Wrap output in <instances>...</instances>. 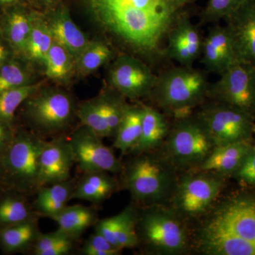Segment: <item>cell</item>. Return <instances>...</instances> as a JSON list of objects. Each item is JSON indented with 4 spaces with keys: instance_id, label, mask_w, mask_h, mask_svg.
<instances>
[{
    "instance_id": "42",
    "label": "cell",
    "mask_w": 255,
    "mask_h": 255,
    "mask_svg": "<svg viewBox=\"0 0 255 255\" xmlns=\"http://www.w3.org/2000/svg\"><path fill=\"white\" fill-rule=\"evenodd\" d=\"M22 4H25V0H0V9L4 10L13 6Z\"/></svg>"
},
{
    "instance_id": "17",
    "label": "cell",
    "mask_w": 255,
    "mask_h": 255,
    "mask_svg": "<svg viewBox=\"0 0 255 255\" xmlns=\"http://www.w3.org/2000/svg\"><path fill=\"white\" fill-rule=\"evenodd\" d=\"M226 21L238 58L255 67V0H248Z\"/></svg>"
},
{
    "instance_id": "19",
    "label": "cell",
    "mask_w": 255,
    "mask_h": 255,
    "mask_svg": "<svg viewBox=\"0 0 255 255\" xmlns=\"http://www.w3.org/2000/svg\"><path fill=\"white\" fill-rule=\"evenodd\" d=\"M48 23L53 41L64 47L73 56L78 58L90 43L73 22L66 6H60L55 10Z\"/></svg>"
},
{
    "instance_id": "15",
    "label": "cell",
    "mask_w": 255,
    "mask_h": 255,
    "mask_svg": "<svg viewBox=\"0 0 255 255\" xmlns=\"http://www.w3.org/2000/svg\"><path fill=\"white\" fill-rule=\"evenodd\" d=\"M201 63L210 73L221 75L238 61L234 41L227 26H215L203 41Z\"/></svg>"
},
{
    "instance_id": "44",
    "label": "cell",
    "mask_w": 255,
    "mask_h": 255,
    "mask_svg": "<svg viewBox=\"0 0 255 255\" xmlns=\"http://www.w3.org/2000/svg\"><path fill=\"white\" fill-rule=\"evenodd\" d=\"M192 0H172L173 4L175 5L178 9H181L183 6L190 2Z\"/></svg>"
},
{
    "instance_id": "40",
    "label": "cell",
    "mask_w": 255,
    "mask_h": 255,
    "mask_svg": "<svg viewBox=\"0 0 255 255\" xmlns=\"http://www.w3.org/2000/svg\"><path fill=\"white\" fill-rule=\"evenodd\" d=\"M9 124L0 121V152H4L9 146L13 137L8 127Z\"/></svg>"
},
{
    "instance_id": "21",
    "label": "cell",
    "mask_w": 255,
    "mask_h": 255,
    "mask_svg": "<svg viewBox=\"0 0 255 255\" xmlns=\"http://www.w3.org/2000/svg\"><path fill=\"white\" fill-rule=\"evenodd\" d=\"M142 109L141 135L130 150L136 154L147 153L158 147L169 134V124L163 114L148 106Z\"/></svg>"
},
{
    "instance_id": "26",
    "label": "cell",
    "mask_w": 255,
    "mask_h": 255,
    "mask_svg": "<svg viewBox=\"0 0 255 255\" xmlns=\"http://www.w3.org/2000/svg\"><path fill=\"white\" fill-rule=\"evenodd\" d=\"M39 236L36 223L29 219L5 227L0 232V241L6 251H17L36 241Z\"/></svg>"
},
{
    "instance_id": "36",
    "label": "cell",
    "mask_w": 255,
    "mask_h": 255,
    "mask_svg": "<svg viewBox=\"0 0 255 255\" xmlns=\"http://www.w3.org/2000/svg\"><path fill=\"white\" fill-rule=\"evenodd\" d=\"M122 251L97 233L92 235L83 248V253L86 255H116Z\"/></svg>"
},
{
    "instance_id": "20",
    "label": "cell",
    "mask_w": 255,
    "mask_h": 255,
    "mask_svg": "<svg viewBox=\"0 0 255 255\" xmlns=\"http://www.w3.org/2000/svg\"><path fill=\"white\" fill-rule=\"evenodd\" d=\"M251 150L249 140L216 146L199 169L216 174L235 173Z\"/></svg>"
},
{
    "instance_id": "28",
    "label": "cell",
    "mask_w": 255,
    "mask_h": 255,
    "mask_svg": "<svg viewBox=\"0 0 255 255\" xmlns=\"http://www.w3.org/2000/svg\"><path fill=\"white\" fill-rule=\"evenodd\" d=\"M37 88L38 85L29 84L0 93V121L11 123L19 106L33 95Z\"/></svg>"
},
{
    "instance_id": "41",
    "label": "cell",
    "mask_w": 255,
    "mask_h": 255,
    "mask_svg": "<svg viewBox=\"0 0 255 255\" xmlns=\"http://www.w3.org/2000/svg\"><path fill=\"white\" fill-rule=\"evenodd\" d=\"M11 50L9 43L4 38H0V68L8 60L11 59Z\"/></svg>"
},
{
    "instance_id": "22",
    "label": "cell",
    "mask_w": 255,
    "mask_h": 255,
    "mask_svg": "<svg viewBox=\"0 0 255 255\" xmlns=\"http://www.w3.org/2000/svg\"><path fill=\"white\" fill-rule=\"evenodd\" d=\"M117 187V182L107 172H88L74 189L72 198L97 204L112 195Z\"/></svg>"
},
{
    "instance_id": "8",
    "label": "cell",
    "mask_w": 255,
    "mask_h": 255,
    "mask_svg": "<svg viewBox=\"0 0 255 255\" xmlns=\"http://www.w3.org/2000/svg\"><path fill=\"white\" fill-rule=\"evenodd\" d=\"M139 225L144 241L157 253L178 254L187 249V234L175 211L161 208L148 210Z\"/></svg>"
},
{
    "instance_id": "29",
    "label": "cell",
    "mask_w": 255,
    "mask_h": 255,
    "mask_svg": "<svg viewBox=\"0 0 255 255\" xmlns=\"http://www.w3.org/2000/svg\"><path fill=\"white\" fill-rule=\"evenodd\" d=\"M78 115L84 126L96 135L102 138L110 137L105 120L103 97L84 103L79 109Z\"/></svg>"
},
{
    "instance_id": "14",
    "label": "cell",
    "mask_w": 255,
    "mask_h": 255,
    "mask_svg": "<svg viewBox=\"0 0 255 255\" xmlns=\"http://www.w3.org/2000/svg\"><path fill=\"white\" fill-rule=\"evenodd\" d=\"M164 57L184 66H193L201 58L204 38L187 15L178 14L167 35Z\"/></svg>"
},
{
    "instance_id": "6",
    "label": "cell",
    "mask_w": 255,
    "mask_h": 255,
    "mask_svg": "<svg viewBox=\"0 0 255 255\" xmlns=\"http://www.w3.org/2000/svg\"><path fill=\"white\" fill-rule=\"evenodd\" d=\"M197 117L216 146L249 140L255 130L253 114L220 102L206 106Z\"/></svg>"
},
{
    "instance_id": "16",
    "label": "cell",
    "mask_w": 255,
    "mask_h": 255,
    "mask_svg": "<svg viewBox=\"0 0 255 255\" xmlns=\"http://www.w3.org/2000/svg\"><path fill=\"white\" fill-rule=\"evenodd\" d=\"M74 162L69 141L55 140L46 142L40 157L38 189L69 181Z\"/></svg>"
},
{
    "instance_id": "18",
    "label": "cell",
    "mask_w": 255,
    "mask_h": 255,
    "mask_svg": "<svg viewBox=\"0 0 255 255\" xmlns=\"http://www.w3.org/2000/svg\"><path fill=\"white\" fill-rule=\"evenodd\" d=\"M3 11L1 36L9 43L14 51L22 54L36 14L27 9L25 4L11 6Z\"/></svg>"
},
{
    "instance_id": "30",
    "label": "cell",
    "mask_w": 255,
    "mask_h": 255,
    "mask_svg": "<svg viewBox=\"0 0 255 255\" xmlns=\"http://www.w3.org/2000/svg\"><path fill=\"white\" fill-rule=\"evenodd\" d=\"M112 50L102 42L90 43L78 56V68L82 75L91 73L110 60Z\"/></svg>"
},
{
    "instance_id": "12",
    "label": "cell",
    "mask_w": 255,
    "mask_h": 255,
    "mask_svg": "<svg viewBox=\"0 0 255 255\" xmlns=\"http://www.w3.org/2000/svg\"><path fill=\"white\" fill-rule=\"evenodd\" d=\"M32 96L26 105V114L38 128L51 132L68 125L73 117L74 107L68 95L49 91L35 97Z\"/></svg>"
},
{
    "instance_id": "39",
    "label": "cell",
    "mask_w": 255,
    "mask_h": 255,
    "mask_svg": "<svg viewBox=\"0 0 255 255\" xmlns=\"http://www.w3.org/2000/svg\"><path fill=\"white\" fill-rule=\"evenodd\" d=\"M116 220H117V216H114L113 217L107 218V219L97 221L95 223V233L103 236L114 246L119 248L115 236Z\"/></svg>"
},
{
    "instance_id": "7",
    "label": "cell",
    "mask_w": 255,
    "mask_h": 255,
    "mask_svg": "<svg viewBox=\"0 0 255 255\" xmlns=\"http://www.w3.org/2000/svg\"><path fill=\"white\" fill-rule=\"evenodd\" d=\"M210 85L208 97L214 102L236 107L253 114L255 112V67L238 60Z\"/></svg>"
},
{
    "instance_id": "43",
    "label": "cell",
    "mask_w": 255,
    "mask_h": 255,
    "mask_svg": "<svg viewBox=\"0 0 255 255\" xmlns=\"http://www.w3.org/2000/svg\"><path fill=\"white\" fill-rule=\"evenodd\" d=\"M60 0H33V2L45 7H51L56 5Z\"/></svg>"
},
{
    "instance_id": "10",
    "label": "cell",
    "mask_w": 255,
    "mask_h": 255,
    "mask_svg": "<svg viewBox=\"0 0 255 255\" xmlns=\"http://www.w3.org/2000/svg\"><path fill=\"white\" fill-rule=\"evenodd\" d=\"M223 186L221 178L216 174L185 176L176 189L174 211L177 215L187 218L200 216L214 204Z\"/></svg>"
},
{
    "instance_id": "25",
    "label": "cell",
    "mask_w": 255,
    "mask_h": 255,
    "mask_svg": "<svg viewBox=\"0 0 255 255\" xmlns=\"http://www.w3.org/2000/svg\"><path fill=\"white\" fill-rule=\"evenodd\" d=\"M142 120V107L127 106L115 134L114 147L123 153L131 150L141 135Z\"/></svg>"
},
{
    "instance_id": "23",
    "label": "cell",
    "mask_w": 255,
    "mask_h": 255,
    "mask_svg": "<svg viewBox=\"0 0 255 255\" xmlns=\"http://www.w3.org/2000/svg\"><path fill=\"white\" fill-rule=\"evenodd\" d=\"M50 219L57 223L60 231L73 240L96 223V214L86 206L74 205L66 206Z\"/></svg>"
},
{
    "instance_id": "13",
    "label": "cell",
    "mask_w": 255,
    "mask_h": 255,
    "mask_svg": "<svg viewBox=\"0 0 255 255\" xmlns=\"http://www.w3.org/2000/svg\"><path fill=\"white\" fill-rule=\"evenodd\" d=\"M157 77L142 60L128 55L119 58L110 75L112 87L123 97L130 99L152 94Z\"/></svg>"
},
{
    "instance_id": "2",
    "label": "cell",
    "mask_w": 255,
    "mask_h": 255,
    "mask_svg": "<svg viewBox=\"0 0 255 255\" xmlns=\"http://www.w3.org/2000/svg\"><path fill=\"white\" fill-rule=\"evenodd\" d=\"M196 247L208 255H255V199L225 201L199 230Z\"/></svg>"
},
{
    "instance_id": "46",
    "label": "cell",
    "mask_w": 255,
    "mask_h": 255,
    "mask_svg": "<svg viewBox=\"0 0 255 255\" xmlns=\"http://www.w3.org/2000/svg\"><path fill=\"white\" fill-rule=\"evenodd\" d=\"M0 174H1V170H0Z\"/></svg>"
},
{
    "instance_id": "33",
    "label": "cell",
    "mask_w": 255,
    "mask_h": 255,
    "mask_svg": "<svg viewBox=\"0 0 255 255\" xmlns=\"http://www.w3.org/2000/svg\"><path fill=\"white\" fill-rule=\"evenodd\" d=\"M29 84L27 70L17 60L11 58L0 68V93Z\"/></svg>"
},
{
    "instance_id": "9",
    "label": "cell",
    "mask_w": 255,
    "mask_h": 255,
    "mask_svg": "<svg viewBox=\"0 0 255 255\" xmlns=\"http://www.w3.org/2000/svg\"><path fill=\"white\" fill-rule=\"evenodd\" d=\"M46 142L34 135L20 133L3 152V166L20 187L38 189L40 157Z\"/></svg>"
},
{
    "instance_id": "1",
    "label": "cell",
    "mask_w": 255,
    "mask_h": 255,
    "mask_svg": "<svg viewBox=\"0 0 255 255\" xmlns=\"http://www.w3.org/2000/svg\"><path fill=\"white\" fill-rule=\"evenodd\" d=\"M97 24L152 60L164 58L163 42L179 9L172 0H85Z\"/></svg>"
},
{
    "instance_id": "24",
    "label": "cell",
    "mask_w": 255,
    "mask_h": 255,
    "mask_svg": "<svg viewBox=\"0 0 255 255\" xmlns=\"http://www.w3.org/2000/svg\"><path fill=\"white\" fill-rule=\"evenodd\" d=\"M74 189L69 181L39 188L35 201L38 213L49 218L59 213L66 207L67 202L73 196Z\"/></svg>"
},
{
    "instance_id": "27",
    "label": "cell",
    "mask_w": 255,
    "mask_h": 255,
    "mask_svg": "<svg viewBox=\"0 0 255 255\" xmlns=\"http://www.w3.org/2000/svg\"><path fill=\"white\" fill-rule=\"evenodd\" d=\"M49 26L38 16H35L29 38L22 53L33 61H44L47 53L53 43Z\"/></svg>"
},
{
    "instance_id": "5",
    "label": "cell",
    "mask_w": 255,
    "mask_h": 255,
    "mask_svg": "<svg viewBox=\"0 0 255 255\" xmlns=\"http://www.w3.org/2000/svg\"><path fill=\"white\" fill-rule=\"evenodd\" d=\"M166 142L167 160L176 167L200 166L216 147L207 129L197 117L178 119Z\"/></svg>"
},
{
    "instance_id": "45",
    "label": "cell",
    "mask_w": 255,
    "mask_h": 255,
    "mask_svg": "<svg viewBox=\"0 0 255 255\" xmlns=\"http://www.w3.org/2000/svg\"><path fill=\"white\" fill-rule=\"evenodd\" d=\"M252 150H253V152H255V142L254 146H253V148H252Z\"/></svg>"
},
{
    "instance_id": "3",
    "label": "cell",
    "mask_w": 255,
    "mask_h": 255,
    "mask_svg": "<svg viewBox=\"0 0 255 255\" xmlns=\"http://www.w3.org/2000/svg\"><path fill=\"white\" fill-rule=\"evenodd\" d=\"M210 85L205 72L180 65L157 76L152 94L161 108L180 119L204 102Z\"/></svg>"
},
{
    "instance_id": "11",
    "label": "cell",
    "mask_w": 255,
    "mask_h": 255,
    "mask_svg": "<svg viewBox=\"0 0 255 255\" xmlns=\"http://www.w3.org/2000/svg\"><path fill=\"white\" fill-rule=\"evenodd\" d=\"M74 162L85 173L118 172L122 169L120 161L113 150L105 145L102 137L88 128L75 132L69 140Z\"/></svg>"
},
{
    "instance_id": "32",
    "label": "cell",
    "mask_w": 255,
    "mask_h": 255,
    "mask_svg": "<svg viewBox=\"0 0 255 255\" xmlns=\"http://www.w3.org/2000/svg\"><path fill=\"white\" fill-rule=\"evenodd\" d=\"M116 216L115 236L119 248L124 249L136 246L138 236L136 232L137 218L135 211L132 208H128Z\"/></svg>"
},
{
    "instance_id": "4",
    "label": "cell",
    "mask_w": 255,
    "mask_h": 255,
    "mask_svg": "<svg viewBox=\"0 0 255 255\" xmlns=\"http://www.w3.org/2000/svg\"><path fill=\"white\" fill-rule=\"evenodd\" d=\"M139 155L128 166L124 178L126 186L140 202L162 201L173 187L172 164L145 153Z\"/></svg>"
},
{
    "instance_id": "34",
    "label": "cell",
    "mask_w": 255,
    "mask_h": 255,
    "mask_svg": "<svg viewBox=\"0 0 255 255\" xmlns=\"http://www.w3.org/2000/svg\"><path fill=\"white\" fill-rule=\"evenodd\" d=\"M31 212L21 199L6 197L0 201V225L5 227L25 222L30 219Z\"/></svg>"
},
{
    "instance_id": "35",
    "label": "cell",
    "mask_w": 255,
    "mask_h": 255,
    "mask_svg": "<svg viewBox=\"0 0 255 255\" xmlns=\"http://www.w3.org/2000/svg\"><path fill=\"white\" fill-rule=\"evenodd\" d=\"M248 0H209L202 12L203 23L216 22L234 14Z\"/></svg>"
},
{
    "instance_id": "38",
    "label": "cell",
    "mask_w": 255,
    "mask_h": 255,
    "mask_svg": "<svg viewBox=\"0 0 255 255\" xmlns=\"http://www.w3.org/2000/svg\"><path fill=\"white\" fill-rule=\"evenodd\" d=\"M235 173L243 182L255 186V152L253 150L247 155Z\"/></svg>"
},
{
    "instance_id": "37",
    "label": "cell",
    "mask_w": 255,
    "mask_h": 255,
    "mask_svg": "<svg viewBox=\"0 0 255 255\" xmlns=\"http://www.w3.org/2000/svg\"><path fill=\"white\" fill-rule=\"evenodd\" d=\"M70 238L59 230L54 233L45 235L40 234V236L37 238L36 244H35V255H42L45 251H48L52 247L56 246Z\"/></svg>"
},
{
    "instance_id": "31",
    "label": "cell",
    "mask_w": 255,
    "mask_h": 255,
    "mask_svg": "<svg viewBox=\"0 0 255 255\" xmlns=\"http://www.w3.org/2000/svg\"><path fill=\"white\" fill-rule=\"evenodd\" d=\"M72 56L64 47L53 43L43 61L47 76L56 80L66 78L71 70Z\"/></svg>"
}]
</instances>
